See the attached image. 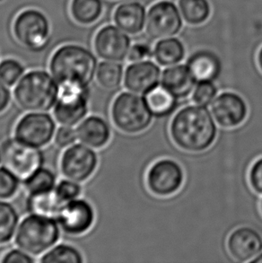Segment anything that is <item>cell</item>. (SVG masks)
<instances>
[{"label":"cell","mask_w":262,"mask_h":263,"mask_svg":"<svg viewBox=\"0 0 262 263\" xmlns=\"http://www.w3.org/2000/svg\"><path fill=\"white\" fill-rule=\"evenodd\" d=\"M170 133L178 147L191 153H199L212 146L217 129L214 118L205 107L190 105L174 115Z\"/></svg>","instance_id":"6da1fadb"},{"label":"cell","mask_w":262,"mask_h":263,"mask_svg":"<svg viewBox=\"0 0 262 263\" xmlns=\"http://www.w3.org/2000/svg\"><path fill=\"white\" fill-rule=\"evenodd\" d=\"M97 60L90 50L79 45H65L50 59V69L58 85L70 84L89 87L96 75Z\"/></svg>","instance_id":"7a4b0ae2"},{"label":"cell","mask_w":262,"mask_h":263,"mask_svg":"<svg viewBox=\"0 0 262 263\" xmlns=\"http://www.w3.org/2000/svg\"><path fill=\"white\" fill-rule=\"evenodd\" d=\"M13 95L22 110L28 112H46L56 103L59 85L46 71L32 70L22 77Z\"/></svg>","instance_id":"3957f363"},{"label":"cell","mask_w":262,"mask_h":263,"mask_svg":"<svg viewBox=\"0 0 262 263\" xmlns=\"http://www.w3.org/2000/svg\"><path fill=\"white\" fill-rule=\"evenodd\" d=\"M60 238L61 228L57 221L30 214L19 223L14 242L30 255L40 256L56 246Z\"/></svg>","instance_id":"277c9868"},{"label":"cell","mask_w":262,"mask_h":263,"mask_svg":"<svg viewBox=\"0 0 262 263\" xmlns=\"http://www.w3.org/2000/svg\"><path fill=\"white\" fill-rule=\"evenodd\" d=\"M0 158L3 167L23 183L41 170L45 161L40 147L22 142L16 138L4 141L0 146Z\"/></svg>","instance_id":"5b68a950"},{"label":"cell","mask_w":262,"mask_h":263,"mask_svg":"<svg viewBox=\"0 0 262 263\" xmlns=\"http://www.w3.org/2000/svg\"><path fill=\"white\" fill-rule=\"evenodd\" d=\"M110 115L115 127L128 135L145 132L152 123L153 114L145 98L132 92H121L116 96Z\"/></svg>","instance_id":"8992f818"},{"label":"cell","mask_w":262,"mask_h":263,"mask_svg":"<svg viewBox=\"0 0 262 263\" xmlns=\"http://www.w3.org/2000/svg\"><path fill=\"white\" fill-rule=\"evenodd\" d=\"M13 33L18 43L25 49L41 51L50 41V23L41 11L26 9L14 19Z\"/></svg>","instance_id":"52a82bcc"},{"label":"cell","mask_w":262,"mask_h":263,"mask_svg":"<svg viewBox=\"0 0 262 263\" xmlns=\"http://www.w3.org/2000/svg\"><path fill=\"white\" fill-rule=\"evenodd\" d=\"M90 89L85 86L61 84L53 107L54 119L63 126L74 127L88 114Z\"/></svg>","instance_id":"ba28073f"},{"label":"cell","mask_w":262,"mask_h":263,"mask_svg":"<svg viewBox=\"0 0 262 263\" xmlns=\"http://www.w3.org/2000/svg\"><path fill=\"white\" fill-rule=\"evenodd\" d=\"M98 156L92 147L84 144H73L62 154L61 171L66 179L79 183L88 181L98 166Z\"/></svg>","instance_id":"9c48e42d"},{"label":"cell","mask_w":262,"mask_h":263,"mask_svg":"<svg viewBox=\"0 0 262 263\" xmlns=\"http://www.w3.org/2000/svg\"><path fill=\"white\" fill-rule=\"evenodd\" d=\"M56 130V123L50 114L28 112L15 125L14 138L42 148L52 141Z\"/></svg>","instance_id":"30bf717a"},{"label":"cell","mask_w":262,"mask_h":263,"mask_svg":"<svg viewBox=\"0 0 262 263\" xmlns=\"http://www.w3.org/2000/svg\"><path fill=\"white\" fill-rule=\"evenodd\" d=\"M55 220L66 235L81 236L92 228L96 221V212L91 203L78 198L66 203Z\"/></svg>","instance_id":"8fae6325"},{"label":"cell","mask_w":262,"mask_h":263,"mask_svg":"<svg viewBox=\"0 0 262 263\" xmlns=\"http://www.w3.org/2000/svg\"><path fill=\"white\" fill-rule=\"evenodd\" d=\"M145 24L147 34L156 40L176 35L182 27V20L177 7L168 0L159 1L149 8Z\"/></svg>","instance_id":"7c38bea8"},{"label":"cell","mask_w":262,"mask_h":263,"mask_svg":"<svg viewBox=\"0 0 262 263\" xmlns=\"http://www.w3.org/2000/svg\"><path fill=\"white\" fill-rule=\"evenodd\" d=\"M184 180L181 165L170 159L156 162L146 175L149 191L159 197H167L176 193Z\"/></svg>","instance_id":"4fadbf2b"},{"label":"cell","mask_w":262,"mask_h":263,"mask_svg":"<svg viewBox=\"0 0 262 263\" xmlns=\"http://www.w3.org/2000/svg\"><path fill=\"white\" fill-rule=\"evenodd\" d=\"M214 120L223 128H231L241 125L248 114L245 100L235 92L220 93L211 105Z\"/></svg>","instance_id":"5bb4252c"},{"label":"cell","mask_w":262,"mask_h":263,"mask_svg":"<svg viewBox=\"0 0 262 263\" xmlns=\"http://www.w3.org/2000/svg\"><path fill=\"white\" fill-rule=\"evenodd\" d=\"M95 49L100 58L118 62L128 57L130 40L122 30L108 25L97 32L95 38Z\"/></svg>","instance_id":"9a60e30c"},{"label":"cell","mask_w":262,"mask_h":263,"mask_svg":"<svg viewBox=\"0 0 262 263\" xmlns=\"http://www.w3.org/2000/svg\"><path fill=\"white\" fill-rule=\"evenodd\" d=\"M227 249L234 260L252 261L262 252V237L253 228H237L228 237Z\"/></svg>","instance_id":"2e32d148"},{"label":"cell","mask_w":262,"mask_h":263,"mask_svg":"<svg viewBox=\"0 0 262 263\" xmlns=\"http://www.w3.org/2000/svg\"><path fill=\"white\" fill-rule=\"evenodd\" d=\"M161 71L152 61L135 62L128 66L124 75V86L128 91L144 95L158 86Z\"/></svg>","instance_id":"e0dca14e"},{"label":"cell","mask_w":262,"mask_h":263,"mask_svg":"<svg viewBox=\"0 0 262 263\" xmlns=\"http://www.w3.org/2000/svg\"><path fill=\"white\" fill-rule=\"evenodd\" d=\"M78 139L85 146L100 149L106 146L111 137L110 126L99 116L85 117L76 128Z\"/></svg>","instance_id":"ac0fdd59"},{"label":"cell","mask_w":262,"mask_h":263,"mask_svg":"<svg viewBox=\"0 0 262 263\" xmlns=\"http://www.w3.org/2000/svg\"><path fill=\"white\" fill-rule=\"evenodd\" d=\"M195 83L190 69L184 65H174L165 68L161 76L162 86L177 99L191 95L194 90Z\"/></svg>","instance_id":"d6986e66"},{"label":"cell","mask_w":262,"mask_h":263,"mask_svg":"<svg viewBox=\"0 0 262 263\" xmlns=\"http://www.w3.org/2000/svg\"><path fill=\"white\" fill-rule=\"evenodd\" d=\"M119 28L128 34H138L143 30L146 20L145 7L136 2L121 4L114 15Z\"/></svg>","instance_id":"ffe728a7"},{"label":"cell","mask_w":262,"mask_h":263,"mask_svg":"<svg viewBox=\"0 0 262 263\" xmlns=\"http://www.w3.org/2000/svg\"><path fill=\"white\" fill-rule=\"evenodd\" d=\"M66 203L58 194L56 188H54L48 192L29 194L26 200V209L32 215L55 219Z\"/></svg>","instance_id":"44dd1931"},{"label":"cell","mask_w":262,"mask_h":263,"mask_svg":"<svg viewBox=\"0 0 262 263\" xmlns=\"http://www.w3.org/2000/svg\"><path fill=\"white\" fill-rule=\"evenodd\" d=\"M196 82L211 81L218 78L220 74V62L218 59L211 53L199 52L193 55L187 64Z\"/></svg>","instance_id":"7402d4cb"},{"label":"cell","mask_w":262,"mask_h":263,"mask_svg":"<svg viewBox=\"0 0 262 263\" xmlns=\"http://www.w3.org/2000/svg\"><path fill=\"white\" fill-rule=\"evenodd\" d=\"M144 98L149 110L156 117L170 115L177 106V98L162 86L149 91Z\"/></svg>","instance_id":"603a6c76"},{"label":"cell","mask_w":262,"mask_h":263,"mask_svg":"<svg viewBox=\"0 0 262 263\" xmlns=\"http://www.w3.org/2000/svg\"><path fill=\"white\" fill-rule=\"evenodd\" d=\"M185 55L183 44L180 40L167 38L156 43L154 57L161 66L169 67L180 63Z\"/></svg>","instance_id":"cb8c5ba5"},{"label":"cell","mask_w":262,"mask_h":263,"mask_svg":"<svg viewBox=\"0 0 262 263\" xmlns=\"http://www.w3.org/2000/svg\"><path fill=\"white\" fill-rule=\"evenodd\" d=\"M103 13L101 0H71L70 14L78 24L91 25L99 20Z\"/></svg>","instance_id":"d4e9b609"},{"label":"cell","mask_w":262,"mask_h":263,"mask_svg":"<svg viewBox=\"0 0 262 263\" xmlns=\"http://www.w3.org/2000/svg\"><path fill=\"white\" fill-rule=\"evenodd\" d=\"M178 5L181 16L190 25H202L211 14V7L208 0H179Z\"/></svg>","instance_id":"484cf974"},{"label":"cell","mask_w":262,"mask_h":263,"mask_svg":"<svg viewBox=\"0 0 262 263\" xmlns=\"http://www.w3.org/2000/svg\"><path fill=\"white\" fill-rule=\"evenodd\" d=\"M19 226V215L12 204L0 199V246L14 238Z\"/></svg>","instance_id":"4316f807"},{"label":"cell","mask_w":262,"mask_h":263,"mask_svg":"<svg viewBox=\"0 0 262 263\" xmlns=\"http://www.w3.org/2000/svg\"><path fill=\"white\" fill-rule=\"evenodd\" d=\"M96 81L101 87L114 90L121 86L123 79V68L116 61H103L96 70Z\"/></svg>","instance_id":"83f0119b"},{"label":"cell","mask_w":262,"mask_h":263,"mask_svg":"<svg viewBox=\"0 0 262 263\" xmlns=\"http://www.w3.org/2000/svg\"><path fill=\"white\" fill-rule=\"evenodd\" d=\"M43 263H82L84 257L81 252L74 246L61 243L54 246L40 259Z\"/></svg>","instance_id":"f1b7e54d"},{"label":"cell","mask_w":262,"mask_h":263,"mask_svg":"<svg viewBox=\"0 0 262 263\" xmlns=\"http://www.w3.org/2000/svg\"><path fill=\"white\" fill-rule=\"evenodd\" d=\"M56 180V175L53 172L43 167L35 175H32L28 181H25L24 184L29 194H34L48 192L55 188Z\"/></svg>","instance_id":"f546056e"},{"label":"cell","mask_w":262,"mask_h":263,"mask_svg":"<svg viewBox=\"0 0 262 263\" xmlns=\"http://www.w3.org/2000/svg\"><path fill=\"white\" fill-rule=\"evenodd\" d=\"M24 73L25 68L19 61L7 59L0 62V80L8 87L16 85Z\"/></svg>","instance_id":"4dcf8cb0"},{"label":"cell","mask_w":262,"mask_h":263,"mask_svg":"<svg viewBox=\"0 0 262 263\" xmlns=\"http://www.w3.org/2000/svg\"><path fill=\"white\" fill-rule=\"evenodd\" d=\"M216 93L217 88L211 81L198 82L192 92V100L197 105L208 106L215 100Z\"/></svg>","instance_id":"1f68e13d"},{"label":"cell","mask_w":262,"mask_h":263,"mask_svg":"<svg viewBox=\"0 0 262 263\" xmlns=\"http://www.w3.org/2000/svg\"><path fill=\"white\" fill-rule=\"evenodd\" d=\"M19 186L20 181L18 179L3 166L0 168V199L13 198L17 193Z\"/></svg>","instance_id":"d6a6232c"},{"label":"cell","mask_w":262,"mask_h":263,"mask_svg":"<svg viewBox=\"0 0 262 263\" xmlns=\"http://www.w3.org/2000/svg\"><path fill=\"white\" fill-rule=\"evenodd\" d=\"M56 191L65 202L78 199L82 193V187L79 182L69 179L61 180L56 184Z\"/></svg>","instance_id":"836d02e7"},{"label":"cell","mask_w":262,"mask_h":263,"mask_svg":"<svg viewBox=\"0 0 262 263\" xmlns=\"http://www.w3.org/2000/svg\"><path fill=\"white\" fill-rule=\"evenodd\" d=\"M78 139L77 132L73 127L63 126L58 128L54 136V142L60 148H67L76 143Z\"/></svg>","instance_id":"e575fe53"},{"label":"cell","mask_w":262,"mask_h":263,"mask_svg":"<svg viewBox=\"0 0 262 263\" xmlns=\"http://www.w3.org/2000/svg\"><path fill=\"white\" fill-rule=\"evenodd\" d=\"M35 260L32 258V255L25 253V251L20 248L11 250L1 259L2 263H32Z\"/></svg>","instance_id":"d590c367"},{"label":"cell","mask_w":262,"mask_h":263,"mask_svg":"<svg viewBox=\"0 0 262 263\" xmlns=\"http://www.w3.org/2000/svg\"><path fill=\"white\" fill-rule=\"evenodd\" d=\"M249 180L252 188L257 193L262 194V158L256 161L249 174Z\"/></svg>","instance_id":"8d00e7d4"},{"label":"cell","mask_w":262,"mask_h":263,"mask_svg":"<svg viewBox=\"0 0 262 263\" xmlns=\"http://www.w3.org/2000/svg\"><path fill=\"white\" fill-rule=\"evenodd\" d=\"M150 56H151V50L149 46L145 44L138 43L131 47L127 58L130 62L135 63V62L145 61V59H147Z\"/></svg>","instance_id":"74e56055"},{"label":"cell","mask_w":262,"mask_h":263,"mask_svg":"<svg viewBox=\"0 0 262 263\" xmlns=\"http://www.w3.org/2000/svg\"><path fill=\"white\" fill-rule=\"evenodd\" d=\"M11 101V92L8 86L0 80V114L7 110Z\"/></svg>","instance_id":"f35d334b"},{"label":"cell","mask_w":262,"mask_h":263,"mask_svg":"<svg viewBox=\"0 0 262 263\" xmlns=\"http://www.w3.org/2000/svg\"><path fill=\"white\" fill-rule=\"evenodd\" d=\"M103 3L108 4V5H118V4L129 3V2H134L136 0H101Z\"/></svg>","instance_id":"ab89813d"},{"label":"cell","mask_w":262,"mask_h":263,"mask_svg":"<svg viewBox=\"0 0 262 263\" xmlns=\"http://www.w3.org/2000/svg\"><path fill=\"white\" fill-rule=\"evenodd\" d=\"M258 65H259V68L262 72V47L260 48V50H259V53H258Z\"/></svg>","instance_id":"60d3db41"},{"label":"cell","mask_w":262,"mask_h":263,"mask_svg":"<svg viewBox=\"0 0 262 263\" xmlns=\"http://www.w3.org/2000/svg\"><path fill=\"white\" fill-rule=\"evenodd\" d=\"M252 263H262V253H259L258 256L252 260Z\"/></svg>","instance_id":"b9f144b4"},{"label":"cell","mask_w":262,"mask_h":263,"mask_svg":"<svg viewBox=\"0 0 262 263\" xmlns=\"http://www.w3.org/2000/svg\"><path fill=\"white\" fill-rule=\"evenodd\" d=\"M0 163H1V158H0Z\"/></svg>","instance_id":"7bdbcfd3"},{"label":"cell","mask_w":262,"mask_h":263,"mask_svg":"<svg viewBox=\"0 0 262 263\" xmlns=\"http://www.w3.org/2000/svg\"><path fill=\"white\" fill-rule=\"evenodd\" d=\"M261 210H262V201H261Z\"/></svg>","instance_id":"ee69618b"}]
</instances>
